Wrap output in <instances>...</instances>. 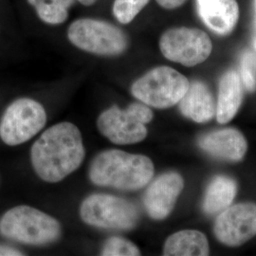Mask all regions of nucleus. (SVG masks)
<instances>
[{"mask_svg": "<svg viewBox=\"0 0 256 256\" xmlns=\"http://www.w3.org/2000/svg\"><path fill=\"white\" fill-rule=\"evenodd\" d=\"M236 194V184L226 176H216L210 182L205 194L203 209L209 214H218L227 208Z\"/></svg>", "mask_w": 256, "mask_h": 256, "instance_id": "obj_17", "label": "nucleus"}, {"mask_svg": "<svg viewBox=\"0 0 256 256\" xmlns=\"http://www.w3.org/2000/svg\"><path fill=\"white\" fill-rule=\"evenodd\" d=\"M200 146L212 156L228 160H240L247 151V142L236 129H222L200 140Z\"/></svg>", "mask_w": 256, "mask_h": 256, "instance_id": "obj_13", "label": "nucleus"}, {"mask_svg": "<svg viewBox=\"0 0 256 256\" xmlns=\"http://www.w3.org/2000/svg\"><path fill=\"white\" fill-rule=\"evenodd\" d=\"M252 46L256 52V0H254V22H252Z\"/></svg>", "mask_w": 256, "mask_h": 256, "instance_id": "obj_24", "label": "nucleus"}, {"mask_svg": "<svg viewBox=\"0 0 256 256\" xmlns=\"http://www.w3.org/2000/svg\"><path fill=\"white\" fill-rule=\"evenodd\" d=\"M78 1L84 6H90L94 2H96V0H78Z\"/></svg>", "mask_w": 256, "mask_h": 256, "instance_id": "obj_26", "label": "nucleus"}, {"mask_svg": "<svg viewBox=\"0 0 256 256\" xmlns=\"http://www.w3.org/2000/svg\"><path fill=\"white\" fill-rule=\"evenodd\" d=\"M240 78L248 90L256 88V52H245L240 60Z\"/></svg>", "mask_w": 256, "mask_h": 256, "instance_id": "obj_21", "label": "nucleus"}, {"mask_svg": "<svg viewBox=\"0 0 256 256\" xmlns=\"http://www.w3.org/2000/svg\"><path fill=\"white\" fill-rule=\"evenodd\" d=\"M180 110L183 115L196 122L210 120L216 106L214 97L204 82L194 81L189 84V88L180 102Z\"/></svg>", "mask_w": 256, "mask_h": 256, "instance_id": "obj_14", "label": "nucleus"}, {"mask_svg": "<svg viewBox=\"0 0 256 256\" xmlns=\"http://www.w3.org/2000/svg\"><path fill=\"white\" fill-rule=\"evenodd\" d=\"M0 232L5 238L32 246H44L57 241L62 234L59 221L30 206H18L4 214Z\"/></svg>", "mask_w": 256, "mask_h": 256, "instance_id": "obj_3", "label": "nucleus"}, {"mask_svg": "<svg viewBox=\"0 0 256 256\" xmlns=\"http://www.w3.org/2000/svg\"><path fill=\"white\" fill-rule=\"evenodd\" d=\"M149 0H115L113 12L122 24H128L147 5Z\"/></svg>", "mask_w": 256, "mask_h": 256, "instance_id": "obj_20", "label": "nucleus"}, {"mask_svg": "<svg viewBox=\"0 0 256 256\" xmlns=\"http://www.w3.org/2000/svg\"><path fill=\"white\" fill-rule=\"evenodd\" d=\"M243 86L240 75L229 70L221 78L216 106V118L220 124H227L232 119L242 102Z\"/></svg>", "mask_w": 256, "mask_h": 256, "instance_id": "obj_15", "label": "nucleus"}, {"mask_svg": "<svg viewBox=\"0 0 256 256\" xmlns=\"http://www.w3.org/2000/svg\"><path fill=\"white\" fill-rule=\"evenodd\" d=\"M97 128L104 137L118 146L134 144L144 140L147 128L128 106L122 110L112 106L102 111L97 119Z\"/></svg>", "mask_w": 256, "mask_h": 256, "instance_id": "obj_10", "label": "nucleus"}, {"mask_svg": "<svg viewBox=\"0 0 256 256\" xmlns=\"http://www.w3.org/2000/svg\"><path fill=\"white\" fill-rule=\"evenodd\" d=\"M188 79L169 66H158L132 84V95L149 106L164 110L180 102L189 88Z\"/></svg>", "mask_w": 256, "mask_h": 256, "instance_id": "obj_4", "label": "nucleus"}, {"mask_svg": "<svg viewBox=\"0 0 256 256\" xmlns=\"http://www.w3.org/2000/svg\"><path fill=\"white\" fill-rule=\"evenodd\" d=\"M44 106L32 99L22 98L12 102L0 122V138L16 146L30 140L46 126Z\"/></svg>", "mask_w": 256, "mask_h": 256, "instance_id": "obj_7", "label": "nucleus"}, {"mask_svg": "<svg viewBox=\"0 0 256 256\" xmlns=\"http://www.w3.org/2000/svg\"><path fill=\"white\" fill-rule=\"evenodd\" d=\"M196 10L205 26L218 36L230 34L239 19L236 0H196Z\"/></svg>", "mask_w": 256, "mask_h": 256, "instance_id": "obj_12", "label": "nucleus"}, {"mask_svg": "<svg viewBox=\"0 0 256 256\" xmlns=\"http://www.w3.org/2000/svg\"><path fill=\"white\" fill-rule=\"evenodd\" d=\"M55 1L58 2L60 5L64 6V8L68 9V7L72 5V3L74 0H55Z\"/></svg>", "mask_w": 256, "mask_h": 256, "instance_id": "obj_25", "label": "nucleus"}, {"mask_svg": "<svg viewBox=\"0 0 256 256\" xmlns=\"http://www.w3.org/2000/svg\"><path fill=\"white\" fill-rule=\"evenodd\" d=\"M156 1L162 8L172 10L180 7L186 0H156Z\"/></svg>", "mask_w": 256, "mask_h": 256, "instance_id": "obj_22", "label": "nucleus"}, {"mask_svg": "<svg viewBox=\"0 0 256 256\" xmlns=\"http://www.w3.org/2000/svg\"><path fill=\"white\" fill-rule=\"evenodd\" d=\"M23 256L19 250L12 248L0 246V256Z\"/></svg>", "mask_w": 256, "mask_h": 256, "instance_id": "obj_23", "label": "nucleus"}, {"mask_svg": "<svg viewBox=\"0 0 256 256\" xmlns=\"http://www.w3.org/2000/svg\"><path fill=\"white\" fill-rule=\"evenodd\" d=\"M86 156L82 134L72 122H63L46 129L32 147V164L44 182L57 183L72 174Z\"/></svg>", "mask_w": 256, "mask_h": 256, "instance_id": "obj_1", "label": "nucleus"}, {"mask_svg": "<svg viewBox=\"0 0 256 256\" xmlns=\"http://www.w3.org/2000/svg\"><path fill=\"white\" fill-rule=\"evenodd\" d=\"M184 187L182 176L176 172L160 174L144 194V204L147 214L155 220L166 218L174 209Z\"/></svg>", "mask_w": 256, "mask_h": 256, "instance_id": "obj_11", "label": "nucleus"}, {"mask_svg": "<svg viewBox=\"0 0 256 256\" xmlns=\"http://www.w3.org/2000/svg\"><path fill=\"white\" fill-rule=\"evenodd\" d=\"M165 58L185 66L203 63L212 52L209 36L200 28L180 27L168 30L160 40Z\"/></svg>", "mask_w": 256, "mask_h": 256, "instance_id": "obj_8", "label": "nucleus"}, {"mask_svg": "<svg viewBox=\"0 0 256 256\" xmlns=\"http://www.w3.org/2000/svg\"><path fill=\"white\" fill-rule=\"evenodd\" d=\"M140 254V252L134 243L120 236L108 238L101 250V256H137Z\"/></svg>", "mask_w": 256, "mask_h": 256, "instance_id": "obj_19", "label": "nucleus"}, {"mask_svg": "<svg viewBox=\"0 0 256 256\" xmlns=\"http://www.w3.org/2000/svg\"><path fill=\"white\" fill-rule=\"evenodd\" d=\"M154 176V164L146 156L119 149L102 151L92 160L88 171L92 182L122 191H137Z\"/></svg>", "mask_w": 256, "mask_h": 256, "instance_id": "obj_2", "label": "nucleus"}, {"mask_svg": "<svg viewBox=\"0 0 256 256\" xmlns=\"http://www.w3.org/2000/svg\"><path fill=\"white\" fill-rule=\"evenodd\" d=\"M214 234L227 246L246 243L256 234V204L240 203L221 212L214 224Z\"/></svg>", "mask_w": 256, "mask_h": 256, "instance_id": "obj_9", "label": "nucleus"}, {"mask_svg": "<svg viewBox=\"0 0 256 256\" xmlns=\"http://www.w3.org/2000/svg\"><path fill=\"white\" fill-rule=\"evenodd\" d=\"M36 10L37 14L46 24L59 25L68 18V9L55 0H28Z\"/></svg>", "mask_w": 256, "mask_h": 256, "instance_id": "obj_18", "label": "nucleus"}, {"mask_svg": "<svg viewBox=\"0 0 256 256\" xmlns=\"http://www.w3.org/2000/svg\"><path fill=\"white\" fill-rule=\"evenodd\" d=\"M68 37L78 48L101 56H117L128 48L126 36L119 28L97 19L74 21L68 28Z\"/></svg>", "mask_w": 256, "mask_h": 256, "instance_id": "obj_6", "label": "nucleus"}, {"mask_svg": "<svg viewBox=\"0 0 256 256\" xmlns=\"http://www.w3.org/2000/svg\"><path fill=\"white\" fill-rule=\"evenodd\" d=\"M81 220L100 229L128 230L138 221L137 207L128 200L108 194H93L80 206Z\"/></svg>", "mask_w": 256, "mask_h": 256, "instance_id": "obj_5", "label": "nucleus"}, {"mask_svg": "<svg viewBox=\"0 0 256 256\" xmlns=\"http://www.w3.org/2000/svg\"><path fill=\"white\" fill-rule=\"evenodd\" d=\"M209 254L206 236L198 230H184L169 236L165 242L164 256H205Z\"/></svg>", "mask_w": 256, "mask_h": 256, "instance_id": "obj_16", "label": "nucleus"}]
</instances>
